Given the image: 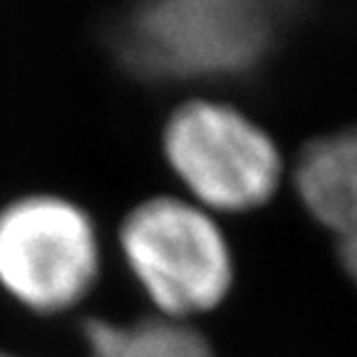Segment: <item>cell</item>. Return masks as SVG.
<instances>
[{
	"label": "cell",
	"instance_id": "52a82bcc",
	"mask_svg": "<svg viewBox=\"0 0 357 357\" xmlns=\"http://www.w3.org/2000/svg\"><path fill=\"white\" fill-rule=\"evenodd\" d=\"M0 357H15V355H10V352H3V350H0Z\"/></svg>",
	"mask_w": 357,
	"mask_h": 357
},
{
	"label": "cell",
	"instance_id": "7a4b0ae2",
	"mask_svg": "<svg viewBox=\"0 0 357 357\" xmlns=\"http://www.w3.org/2000/svg\"><path fill=\"white\" fill-rule=\"evenodd\" d=\"M95 221L65 196L30 194L0 208V288L38 315L73 310L95 288Z\"/></svg>",
	"mask_w": 357,
	"mask_h": 357
},
{
	"label": "cell",
	"instance_id": "3957f363",
	"mask_svg": "<svg viewBox=\"0 0 357 357\" xmlns=\"http://www.w3.org/2000/svg\"><path fill=\"white\" fill-rule=\"evenodd\" d=\"M164 156L191 201L211 213H243L273 199L283 159L266 129L221 102L176 107L164 127Z\"/></svg>",
	"mask_w": 357,
	"mask_h": 357
},
{
	"label": "cell",
	"instance_id": "6da1fadb",
	"mask_svg": "<svg viewBox=\"0 0 357 357\" xmlns=\"http://www.w3.org/2000/svg\"><path fill=\"white\" fill-rule=\"evenodd\" d=\"M119 245L159 318L189 323L229 298L234 253L211 211L181 196H151L124 216Z\"/></svg>",
	"mask_w": 357,
	"mask_h": 357
},
{
	"label": "cell",
	"instance_id": "8992f818",
	"mask_svg": "<svg viewBox=\"0 0 357 357\" xmlns=\"http://www.w3.org/2000/svg\"><path fill=\"white\" fill-rule=\"evenodd\" d=\"M84 342L89 357H216L206 335L191 323L159 315L137 323L89 320Z\"/></svg>",
	"mask_w": 357,
	"mask_h": 357
},
{
	"label": "cell",
	"instance_id": "5b68a950",
	"mask_svg": "<svg viewBox=\"0 0 357 357\" xmlns=\"http://www.w3.org/2000/svg\"><path fill=\"white\" fill-rule=\"evenodd\" d=\"M296 189L307 213L330 231L337 261L357 285V127L323 134L303 146Z\"/></svg>",
	"mask_w": 357,
	"mask_h": 357
},
{
	"label": "cell",
	"instance_id": "277c9868",
	"mask_svg": "<svg viewBox=\"0 0 357 357\" xmlns=\"http://www.w3.org/2000/svg\"><path fill=\"white\" fill-rule=\"evenodd\" d=\"M293 0H144L124 33L137 67L162 75L226 73L251 65Z\"/></svg>",
	"mask_w": 357,
	"mask_h": 357
}]
</instances>
